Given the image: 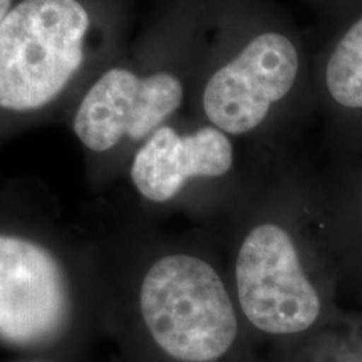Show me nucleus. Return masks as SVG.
Masks as SVG:
<instances>
[{
  "label": "nucleus",
  "mask_w": 362,
  "mask_h": 362,
  "mask_svg": "<svg viewBox=\"0 0 362 362\" xmlns=\"http://www.w3.org/2000/svg\"><path fill=\"white\" fill-rule=\"evenodd\" d=\"M225 267L253 339L296 342L337 319L341 275L312 173L274 163L253 176L230 210Z\"/></svg>",
  "instance_id": "f03ea898"
},
{
  "label": "nucleus",
  "mask_w": 362,
  "mask_h": 362,
  "mask_svg": "<svg viewBox=\"0 0 362 362\" xmlns=\"http://www.w3.org/2000/svg\"><path fill=\"white\" fill-rule=\"evenodd\" d=\"M218 24L203 74V121L235 139H259L315 111L314 51L269 0H211Z\"/></svg>",
  "instance_id": "20e7f679"
},
{
  "label": "nucleus",
  "mask_w": 362,
  "mask_h": 362,
  "mask_svg": "<svg viewBox=\"0 0 362 362\" xmlns=\"http://www.w3.org/2000/svg\"><path fill=\"white\" fill-rule=\"evenodd\" d=\"M96 247L116 362H260L215 248L144 233Z\"/></svg>",
  "instance_id": "f257e3e1"
},
{
  "label": "nucleus",
  "mask_w": 362,
  "mask_h": 362,
  "mask_svg": "<svg viewBox=\"0 0 362 362\" xmlns=\"http://www.w3.org/2000/svg\"><path fill=\"white\" fill-rule=\"evenodd\" d=\"M320 21V35L336 29L362 11V0H309Z\"/></svg>",
  "instance_id": "9d476101"
},
{
  "label": "nucleus",
  "mask_w": 362,
  "mask_h": 362,
  "mask_svg": "<svg viewBox=\"0 0 362 362\" xmlns=\"http://www.w3.org/2000/svg\"><path fill=\"white\" fill-rule=\"evenodd\" d=\"M314 101L337 158L362 153V11L320 35L314 51Z\"/></svg>",
  "instance_id": "6e6552de"
},
{
  "label": "nucleus",
  "mask_w": 362,
  "mask_h": 362,
  "mask_svg": "<svg viewBox=\"0 0 362 362\" xmlns=\"http://www.w3.org/2000/svg\"><path fill=\"white\" fill-rule=\"evenodd\" d=\"M13 6H16V0H0V22L6 19Z\"/></svg>",
  "instance_id": "f8f14e48"
},
{
  "label": "nucleus",
  "mask_w": 362,
  "mask_h": 362,
  "mask_svg": "<svg viewBox=\"0 0 362 362\" xmlns=\"http://www.w3.org/2000/svg\"><path fill=\"white\" fill-rule=\"evenodd\" d=\"M272 362H324L320 356L314 351L307 339L300 341L279 344L275 346V357ZM349 362H362V354L354 356Z\"/></svg>",
  "instance_id": "9b49d317"
},
{
  "label": "nucleus",
  "mask_w": 362,
  "mask_h": 362,
  "mask_svg": "<svg viewBox=\"0 0 362 362\" xmlns=\"http://www.w3.org/2000/svg\"><path fill=\"white\" fill-rule=\"evenodd\" d=\"M312 187L341 282L362 291L361 156L336 158L322 173H312Z\"/></svg>",
  "instance_id": "1a4fd4ad"
},
{
  "label": "nucleus",
  "mask_w": 362,
  "mask_h": 362,
  "mask_svg": "<svg viewBox=\"0 0 362 362\" xmlns=\"http://www.w3.org/2000/svg\"><path fill=\"white\" fill-rule=\"evenodd\" d=\"M101 336L98 247L0 210V346L22 359L78 362Z\"/></svg>",
  "instance_id": "7ed1b4c3"
},
{
  "label": "nucleus",
  "mask_w": 362,
  "mask_h": 362,
  "mask_svg": "<svg viewBox=\"0 0 362 362\" xmlns=\"http://www.w3.org/2000/svg\"><path fill=\"white\" fill-rule=\"evenodd\" d=\"M237 141L205 121L188 131L165 124L134 149L131 183L141 200L158 206L178 200L192 185H203L230 214L252 183L242 181Z\"/></svg>",
  "instance_id": "423d86ee"
},
{
  "label": "nucleus",
  "mask_w": 362,
  "mask_h": 362,
  "mask_svg": "<svg viewBox=\"0 0 362 362\" xmlns=\"http://www.w3.org/2000/svg\"><path fill=\"white\" fill-rule=\"evenodd\" d=\"M19 362H44V361H37V359H22Z\"/></svg>",
  "instance_id": "ddd939ff"
},
{
  "label": "nucleus",
  "mask_w": 362,
  "mask_h": 362,
  "mask_svg": "<svg viewBox=\"0 0 362 362\" xmlns=\"http://www.w3.org/2000/svg\"><path fill=\"white\" fill-rule=\"evenodd\" d=\"M94 12L86 0H19L0 22V116L57 101L86 64Z\"/></svg>",
  "instance_id": "39448f33"
},
{
  "label": "nucleus",
  "mask_w": 362,
  "mask_h": 362,
  "mask_svg": "<svg viewBox=\"0 0 362 362\" xmlns=\"http://www.w3.org/2000/svg\"><path fill=\"white\" fill-rule=\"evenodd\" d=\"M185 90L175 71L112 66L86 89L72 116V133L93 155H111L126 144L138 148L180 111Z\"/></svg>",
  "instance_id": "0eeeda50"
}]
</instances>
